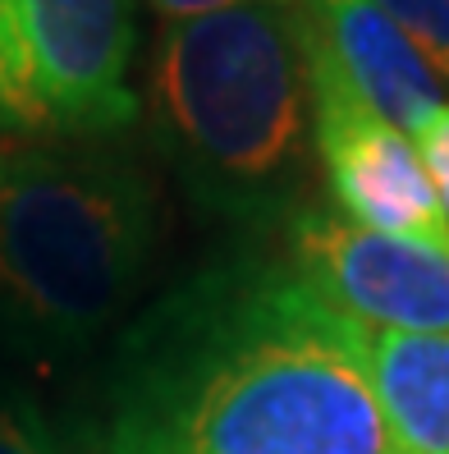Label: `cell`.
<instances>
[{
	"label": "cell",
	"mask_w": 449,
	"mask_h": 454,
	"mask_svg": "<svg viewBox=\"0 0 449 454\" xmlns=\"http://www.w3.org/2000/svg\"><path fill=\"white\" fill-rule=\"evenodd\" d=\"M101 454H399L367 331L284 266L221 262L147 308L111 372Z\"/></svg>",
	"instance_id": "6da1fadb"
},
{
	"label": "cell",
	"mask_w": 449,
	"mask_h": 454,
	"mask_svg": "<svg viewBox=\"0 0 449 454\" xmlns=\"http://www.w3.org/2000/svg\"><path fill=\"white\" fill-rule=\"evenodd\" d=\"M143 106L161 156L206 211L239 225L303 211L316 120L289 0L166 19Z\"/></svg>",
	"instance_id": "7a4b0ae2"
},
{
	"label": "cell",
	"mask_w": 449,
	"mask_h": 454,
	"mask_svg": "<svg viewBox=\"0 0 449 454\" xmlns=\"http://www.w3.org/2000/svg\"><path fill=\"white\" fill-rule=\"evenodd\" d=\"M156 184L111 138L0 152V331L65 358L115 326L156 253Z\"/></svg>",
	"instance_id": "3957f363"
},
{
	"label": "cell",
	"mask_w": 449,
	"mask_h": 454,
	"mask_svg": "<svg viewBox=\"0 0 449 454\" xmlns=\"http://www.w3.org/2000/svg\"><path fill=\"white\" fill-rule=\"evenodd\" d=\"M134 0H0V129L115 138L143 115Z\"/></svg>",
	"instance_id": "277c9868"
},
{
	"label": "cell",
	"mask_w": 449,
	"mask_h": 454,
	"mask_svg": "<svg viewBox=\"0 0 449 454\" xmlns=\"http://www.w3.org/2000/svg\"><path fill=\"white\" fill-rule=\"evenodd\" d=\"M303 56L312 83L316 161H321L339 216L372 234L449 248V216L417 156V143L390 120H381L307 42V33H303Z\"/></svg>",
	"instance_id": "5b68a950"
},
{
	"label": "cell",
	"mask_w": 449,
	"mask_h": 454,
	"mask_svg": "<svg viewBox=\"0 0 449 454\" xmlns=\"http://www.w3.org/2000/svg\"><path fill=\"white\" fill-rule=\"evenodd\" d=\"M289 271L362 331H449V248L372 234L339 211L303 207L289 221Z\"/></svg>",
	"instance_id": "8992f818"
},
{
	"label": "cell",
	"mask_w": 449,
	"mask_h": 454,
	"mask_svg": "<svg viewBox=\"0 0 449 454\" xmlns=\"http://www.w3.org/2000/svg\"><path fill=\"white\" fill-rule=\"evenodd\" d=\"M307 42L381 120L417 138L445 106L440 78L376 0H289Z\"/></svg>",
	"instance_id": "52a82bcc"
},
{
	"label": "cell",
	"mask_w": 449,
	"mask_h": 454,
	"mask_svg": "<svg viewBox=\"0 0 449 454\" xmlns=\"http://www.w3.org/2000/svg\"><path fill=\"white\" fill-rule=\"evenodd\" d=\"M376 404L399 454H449V331H367Z\"/></svg>",
	"instance_id": "ba28073f"
},
{
	"label": "cell",
	"mask_w": 449,
	"mask_h": 454,
	"mask_svg": "<svg viewBox=\"0 0 449 454\" xmlns=\"http://www.w3.org/2000/svg\"><path fill=\"white\" fill-rule=\"evenodd\" d=\"M376 5L404 28L431 74L449 83V0H376Z\"/></svg>",
	"instance_id": "9c48e42d"
},
{
	"label": "cell",
	"mask_w": 449,
	"mask_h": 454,
	"mask_svg": "<svg viewBox=\"0 0 449 454\" xmlns=\"http://www.w3.org/2000/svg\"><path fill=\"white\" fill-rule=\"evenodd\" d=\"M0 454H69V450L33 399L0 395Z\"/></svg>",
	"instance_id": "30bf717a"
},
{
	"label": "cell",
	"mask_w": 449,
	"mask_h": 454,
	"mask_svg": "<svg viewBox=\"0 0 449 454\" xmlns=\"http://www.w3.org/2000/svg\"><path fill=\"white\" fill-rule=\"evenodd\" d=\"M413 143H417V156H422V166H427V175L436 184V198L449 216V106H440L431 115V124L422 129Z\"/></svg>",
	"instance_id": "8fae6325"
},
{
	"label": "cell",
	"mask_w": 449,
	"mask_h": 454,
	"mask_svg": "<svg viewBox=\"0 0 449 454\" xmlns=\"http://www.w3.org/2000/svg\"><path fill=\"white\" fill-rule=\"evenodd\" d=\"M161 19H202V14H221L234 5H257V0H147Z\"/></svg>",
	"instance_id": "7c38bea8"
}]
</instances>
